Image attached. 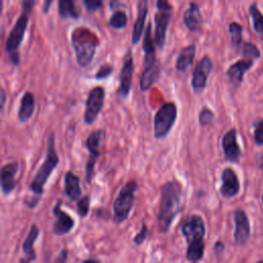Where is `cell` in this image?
Listing matches in <instances>:
<instances>
[{
	"instance_id": "9c48e42d",
	"label": "cell",
	"mask_w": 263,
	"mask_h": 263,
	"mask_svg": "<svg viewBox=\"0 0 263 263\" xmlns=\"http://www.w3.org/2000/svg\"><path fill=\"white\" fill-rule=\"evenodd\" d=\"M104 139H105V132L103 129H96L92 133H90L85 140V146L90 153L88 160L86 162V167H85V171H86L85 177H86L87 183L91 182V179L95 173V165H96L97 159L100 156V146Z\"/></svg>"
},
{
	"instance_id": "484cf974",
	"label": "cell",
	"mask_w": 263,
	"mask_h": 263,
	"mask_svg": "<svg viewBox=\"0 0 263 263\" xmlns=\"http://www.w3.org/2000/svg\"><path fill=\"white\" fill-rule=\"evenodd\" d=\"M38 234H39V229L37 227L36 224H33L30 228V231L27 235V237L25 238L24 240V243H23V250L25 252V254L27 255V259L29 261L31 260H34L35 259V251H34V242L36 240V238L38 237Z\"/></svg>"
},
{
	"instance_id": "f35d334b",
	"label": "cell",
	"mask_w": 263,
	"mask_h": 263,
	"mask_svg": "<svg viewBox=\"0 0 263 263\" xmlns=\"http://www.w3.org/2000/svg\"><path fill=\"white\" fill-rule=\"evenodd\" d=\"M0 99H1V111L3 110V107H4V104H5V101H6V92H5V89L3 87L0 88Z\"/></svg>"
},
{
	"instance_id": "60d3db41",
	"label": "cell",
	"mask_w": 263,
	"mask_h": 263,
	"mask_svg": "<svg viewBox=\"0 0 263 263\" xmlns=\"http://www.w3.org/2000/svg\"><path fill=\"white\" fill-rule=\"evenodd\" d=\"M223 248H224L223 243L221 241H217L214 247V250H215V252H221L223 250Z\"/></svg>"
},
{
	"instance_id": "ffe728a7",
	"label": "cell",
	"mask_w": 263,
	"mask_h": 263,
	"mask_svg": "<svg viewBox=\"0 0 263 263\" xmlns=\"http://www.w3.org/2000/svg\"><path fill=\"white\" fill-rule=\"evenodd\" d=\"M183 23L191 32H197L202 25V14L199 5L195 2H190L183 13Z\"/></svg>"
},
{
	"instance_id": "d590c367",
	"label": "cell",
	"mask_w": 263,
	"mask_h": 263,
	"mask_svg": "<svg viewBox=\"0 0 263 263\" xmlns=\"http://www.w3.org/2000/svg\"><path fill=\"white\" fill-rule=\"evenodd\" d=\"M147 236H148V228L143 223L140 232L134 237V241L136 245H142L144 242V240L147 238Z\"/></svg>"
},
{
	"instance_id": "e0dca14e",
	"label": "cell",
	"mask_w": 263,
	"mask_h": 263,
	"mask_svg": "<svg viewBox=\"0 0 263 263\" xmlns=\"http://www.w3.org/2000/svg\"><path fill=\"white\" fill-rule=\"evenodd\" d=\"M160 74V65L157 59L150 61V62H145V67L144 70L141 74L140 77V88L143 91L148 90L152 84L158 79Z\"/></svg>"
},
{
	"instance_id": "f546056e",
	"label": "cell",
	"mask_w": 263,
	"mask_h": 263,
	"mask_svg": "<svg viewBox=\"0 0 263 263\" xmlns=\"http://www.w3.org/2000/svg\"><path fill=\"white\" fill-rule=\"evenodd\" d=\"M229 33H230L232 44L236 47L241 45V43H242V27L238 23L232 22L229 24Z\"/></svg>"
},
{
	"instance_id": "f1b7e54d",
	"label": "cell",
	"mask_w": 263,
	"mask_h": 263,
	"mask_svg": "<svg viewBox=\"0 0 263 263\" xmlns=\"http://www.w3.org/2000/svg\"><path fill=\"white\" fill-rule=\"evenodd\" d=\"M127 23V15L124 10L116 9L109 18V25L114 29H122Z\"/></svg>"
},
{
	"instance_id": "6da1fadb",
	"label": "cell",
	"mask_w": 263,
	"mask_h": 263,
	"mask_svg": "<svg viewBox=\"0 0 263 263\" xmlns=\"http://www.w3.org/2000/svg\"><path fill=\"white\" fill-rule=\"evenodd\" d=\"M182 187L176 180L162 184L157 213V224L160 232L164 233L170 228L173 220L178 215L181 204Z\"/></svg>"
},
{
	"instance_id": "1f68e13d",
	"label": "cell",
	"mask_w": 263,
	"mask_h": 263,
	"mask_svg": "<svg viewBox=\"0 0 263 263\" xmlns=\"http://www.w3.org/2000/svg\"><path fill=\"white\" fill-rule=\"evenodd\" d=\"M214 118H215L214 112L208 107H203L198 114V121L201 125L211 124L214 121Z\"/></svg>"
},
{
	"instance_id": "f6af8a7d",
	"label": "cell",
	"mask_w": 263,
	"mask_h": 263,
	"mask_svg": "<svg viewBox=\"0 0 263 263\" xmlns=\"http://www.w3.org/2000/svg\"><path fill=\"white\" fill-rule=\"evenodd\" d=\"M262 201H263V195H262Z\"/></svg>"
},
{
	"instance_id": "e575fe53",
	"label": "cell",
	"mask_w": 263,
	"mask_h": 263,
	"mask_svg": "<svg viewBox=\"0 0 263 263\" xmlns=\"http://www.w3.org/2000/svg\"><path fill=\"white\" fill-rule=\"evenodd\" d=\"M254 128V139L257 145H263V119H259L255 123Z\"/></svg>"
},
{
	"instance_id": "5bb4252c",
	"label": "cell",
	"mask_w": 263,
	"mask_h": 263,
	"mask_svg": "<svg viewBox=\"0 0 263 263\" xmlns=\"http://www.w3.org/2000/svg\"><path fill=\"white\" fill-rule=\"evenodd\" d=\"M222 149L227 160L232 162L238 161L241 155V150L237 142L235 128H230L224 134L222 138Z\"/></svg>"
},
{
	"instance_id": "9a60e30c",
	"label": "cell",
	"mask_w": 263,
	"mask_h": 263,
	"mask_svg": "<svg viewBox=\"0 0 263 263\" xmlns=\"http://www.w3.org/2000/svg\"><path fill=\"white\" fill-rule=\"evenodd\" d=\"M61 205H62V200L59 199L52 210L53 215L57 217V221L53 224L52 230H53V233L58 235L66 234L74 227V220L68 213L64 212L61 209Z\"/></svg>"
},
{
	"instance_id": "d6a6232c",
	"label": "cell",
	"mask_w": 263,
	"mask_h": 263,
	"mask_svg": "<svg viewBox=\"0 0 263 263\" xmlns=\"http://www.w3.org/2000/svg\"><path fill=\"white\" fill-rule=\"evenodd\" d=\"M89 195L82 196L77 202V212L80 217H85L89 210Z\"/></svg>"
},
{
	"instance_id": "ba28073f",
	"label": "cell",
	"mask_w": 263,
	"mask_h": 263,
	"mask_svg": "<svg viewBox=\"0 0 263 263\" xmlns=\"http://www.w3.org/2000/svg\"><path fill=\"white\" fill-rule=\"evenodd\" d=\"M173 6L165 0H158L156 2V11L154 14L155 31L154 42L158 47H162L165 42L166 30L171 21Z\"/></svg>"
},
{
	"instance_id": "ee69618b",
	"label": "cell",
	"mask_w": 263,
	"mask_h": 263,
	"mask_svg": "<svg viewBox=\"0 0 263 263\" xmlns=\"http://www.w3.org/2000/svg\"><path fill=\"white\" fill-rule=\"evenodd\" d=\"M257 263H263V261H259V262H257Z\"/></svg>"
},
{
	"instance_id": "4fadbf2b",
	"label": "cell",
	"mask_w": 263,
	"mask_h": 263,
	"mask_svg": "<svg viewBox=\"0 0 263 263\" xmlns=\"http://www.w3.org/2000/svg\"><path fill=\"white\" fill-rule=\"evenodd\" d=\"M222 184L220 186V193L225 198L236 196L240 190L239 179L235 171L231 167H225L221 175Z\"/></svg>"
},
{
	"instance_id": "836d02e7",
	"label": "cell",
	"mask_w": 263,
	"mask_h": 263,
	"mask_svg": "<svg viewBox=\"0 0 263 263\" xmlns=\"http://www.w3.org/2000/svg\"><path fill=\"white\" fill-rule=\"evenodd\" d=\"M114 68L112 67V65L110 64H103L99 70L96 72L95 74V78L96 79H105L107 78L108 76H110L113 72Z\"/></svg>"
},
{
	"instance_id": "5b68a950",
	"label": "cell",
	"mask_w": 263,
	"mask_h": 263,
	"mask_svg": "<svg viewBox=\"0 0 263 263\" xmlns=\"http://www.w3.org/2000/svg\"><path fill=\"white\" fill-rule=\"evenodd\" d=\"M71 42L77 64L80 67L87 66L92 61L98 45L96 35L86 28H76L72 32Z\"/></svg>"
},
{
	"instance_id": "d6986e66",
	"label": "cell",
	"mask_w": 263,
	"mask_h": 263,
	"mask_svg": "<svg viewBox=\"0 0 263 263\" xmlns=\"http://www.w3.org/2000/svg\"><path fill=\"white\" fill-rule=\"evenodd\" d=\"M18 171V163L16 161L8 162L1 167V190L3 194L10 193L15 185V175Z\"/></svg>"
},
{
	"instance_id": "83f0119b",
	"label": "cell",
	"mask_w": 263,
	"mask_h": 263,
	"mask_svg": "<svg viewBox=\"0 0 263 263\" xmlns=\"http://www.w3.org/2000/svg\"><path fill=\"white\" fill-rule=\"evenodd\" d=\"M249 12L253 21V28L258 33L263 35V13L259 10L257 3H252L249 7Z\"/></svg>"
},
{
	"instance_id": "2e32d148",
	"label": "cell",
	"mask_w": 263,
	"mask_h": 263,
	"mask_svg": "<svg viewBox=\"0 0 263 263\" xmlns=\"http://www.w3.org/2000/svg\"><path fill=\"white\" fill-rule=\"evenodd\" d=\"M234 223H235V230H234V239L237 243L242 245L245 243L249 236H250V222L249 218L243 210L237 209L234 212Z\"/></svg>"
},
{
	"instance_id": "ab89813d",
	"label": "cell",
	"mask_w": 263,
	"mask_h": 263,
	"mask_svg": "<svg viewBox=\"0 0 263 263\" xmlns=\"http://www.w3.org/2000/svg\"><path fill=\"white\" fill-rule=\"evenodd\" d=\"M51 3H52V0H45V1H43L42 10H43V12H44V13H46V12L48 11L49 6H50V4H51Z\"/></svg>"
},
{
	"instance_id": "30bf717a",
	"label": "cell",
	"mask_w": 263,
	"mask_h": 263,
	"mask_svg": "<svg viewBox=\"0 0 263 263\" xmlns=\"http://www.w3.org/2000/svg\"><path fill=\"white\" fill-rule=\"evenodd\" d=\"M105 99V90L102 86L92 87L87 95L83 120L86 124L92 123L102 110Z\"/></svg>"
},
{
	"instance_id": "8d00e7d4",
	"label": "cell",
	"mask_w": 263,
	"mask_h": 263,
	"mask_svg": "<svg viewBox=\"0 0 263 263\" xmlns=\"http://www.w3.org/2000/svg\"><path fill=\"white\" fill-rule=\"evenodd\" d=\"M83 4L88 11H96L103 5V2L96 0H84Z\"/></svg>"
},
{
	"instance_id": "74e56055",
	"label": "cell",
	"mask_w": 263,
	"mask_h": 263,
	"mask_svg": "<svg viewBox=\"0 0 263 263\" xmlns=\"http://www.w3.org/2000/svg\"><path fill=\"white\" fill-rule=\"evenodd\" d=\"M67 257H68V251L67 250H62L61 253L59 254L58 258L55 259L54 263H66L67 262Z\"/></svg>"
},
{
	"instance_id": "7bdbcfd3",
	"label": "cell",
	"mask_w": 263,
	"mask_h": 263,
	"mask_svg": "<svg viewBox=\"0 0 263 263\" xmlns=\"http://www.w3.org/2000/svg\"><path fill=\"white\" fill-rule=\"evenodd\" d=\"M21 263H29V260L28 259H22Z\"/></svg>"
},
{
	"instance_id": "7a4b0ae2",
	"label": "cell",
	"mask_w": 263,
	"mask_h": 263,
	"mask_svg": "<svg viewBox=\"0 0 263 263\" xmlns=\"http://www.w3.org/2000/svg\"><path fill=\"white\" fill-rule=\"evenodd\" d=\"M181 231L187 241L186 257L190 261H197L202 258L205 233L204 222L199 215H190L181 226Z\"/></svg>"
},
{
	"instance_id": "44dd1931",
	"label": "cell",
	"mask_w": 263,
	"mask_h": 263,
	"mask_svg": "<svg viewBox=\"0 0 263 263\" xmlns=\"http://www.w3.org/2000/svg\"><path fill=\"white\" fill-rule=\"evenodd\" d=\"M148 13V1L141 0L137 5V17L133 27L132 33V43L137 44L140 41V38L143 33V29L145 26V20Z\"/></svg>"
},
{
	"instance_id": "b9f144b4",
	"label": "cell",
	"mask_w": 263,
	"mask_h": 263,
	"mask_svg": "<svg viewBox=\"0 0 263 263\" xmlns=\"http://www.w3.org/2000/svg\"><path fill=\"white\" fill-rule=\"evenodd\" d=\"M83 263H99V262L96 261V260H92V259H88V260L83 261Z\"/></svg>"
},
{
	"instance_id": "277c9868",
	"label": "cell",
	"mask_w": 263,
	"mask_h": 263,
	"mask_svg": "<svg viewBox=\"0 0 263 263\" xmlns=\"http://www.w3.org/2000/svg\"><path fill=\"white\" fill-rule=\"evenodd\" d=\"M34 1L25 0L22 2L23 11L18 18L16 20L15 24L13 25L12 29L9 32V35L5 42V50L9 54L10 61L13 65L17 66L20 63V55H18V47L23 41L28 23H29V14L33 8Z\"/></svg>"
},
{
	"instance_id": "7402d4cb",
	"label": "cell",
	"mask_w": 263,
	"mask_h": 263,
	"mask_svg": "<svg viewBox=\"0 0 263 263\" xmlns=\"http://www.w3.org/2000/svg\"><path fill=\"white\" fill-rule=\"evenodd\" d=\"M35 109V98L31 91H26L21 98L17 110V118L21 122H27L33 115Z\"/></svg>"
},
{
	"instance_id": "7c38bea8",
	"label": "cell",
	"mask_w": 263,
	"mask_h": 263,
	"mask_svg": "<svg viewBox=\"0 0 263 263\" xmlns=\"http://www.w3.org/2000/svg\"><path fill=\"white\" fill-rule=\"evenodd\" d=\"M213 69V62L210 57L203 55L196 64L192 72L191 86L195 92H200L206 85L209 75Z\"/></svg>"
},
{
	"instance_id": "3957f363",
	"label": "cell",
	"mask_w": 263,
	"mask_h": 263,
	"mask_svg": "<svg viewBox=\"0 0 263 263\" xmlns=\"http://www.w3.org/2000/svg\"><path fill=\"white\" fill-rule=\"evenodd\" d=\"M59 161H60L59 155L54 148V134L49 133V135L47 136V141H46L45 158H44L42 164L37 170L35 176L33 177V179L29 185L30 190L36 196L40 197L43 194V187H44L47 179L51 175L52 171L58 165Z\"/></svg>"
},
{
	"instance_id": "8992f818",
	"label": "cell",
	"mask_w": 263,
	"mask_h": 263,
	"mask_svg": "<svg viewBox=\"0 0 263 263\" xmlns=\"http://www.w3.org/2000/svg\"><path fill=\"white\" fill-rule=\"evenodd\" d=\"M138 184L134 180L127 181L118 192L113 203V221L117 224L125 221L133 209L135 192Z\"/></svg>"
},
{
	"instance_id": "603a6c76",
	"label": "cell",
	"mask_w": 263,
	"mask_h": 263,
	"mask_svg": "<svg viewBox=\"0 0 263 263\" xmlns=\"http://www.w3.org/2000/svg\"><path fill=\"white\" fill-rule=\"evenodd\" d=\"M64 188L66 195L71 200H77L81 197V188H80V180L77 175L72 173L71 171L66 172L64 177Z\"/></svg>"
},
{
	"instance_id": "cb8c5ba5",
	"label": "cell",
	"mask_w": 263,
	"mask_h": 263,
	"mask_svg": "<svg viewBox=\"0 0 263 263\" xmlns=\"http://www.w3.org/2000/svg\"><path fill=\"white\" fill-rule=\"evenodd\" d=\"M195 51H196V48H195L194 43L184 46L180 50L178 58L176 60V69L180 72L186 71L188 69V67L191 66L193 63V60L195 57Z\"/></svg>"
},
{
	"instance_id": "52a82bcc",
	"label": "cell",
	"mask_w": 263,
	"mask_h": 263,
	"mask_svg": "<svg viewBox=\"0 0 263 263\" xmlns=\"http://www.w3.org/2000/svg\"><path fill=\"white\" fill-rule=\"evenodd\" d=\"M177 118V106L174 102L163 103L154 115V137L156 139L164 138L173 127Z\"/></svg>"
},
{
	"instance_id": "8fae6325",
	"label": "cell",
	"mask_w": 263,
	"mask_h": 263,
	"mask_svg": "<svg viewBox=\"0 0 263 263\" xmlns=\"http://www.w3.org/2000/svg\"><path fill=\"white\" fill-rule=\"evenodd\" d=\"M134 73V58L132 51L128 49L123 55L122 67L119 74V86L117 88V95L124 99L128 96L130 86H132V79Z\"/></svg>"
},
{
	"instance_id": "4316f807",
	"label": "cell",
	"mask_w": 263,
	"mask_h": 263,
	"mask_svg": "<svg viewBox=\"0 0 263 263\" xmlns=\"http://www.w3.org/2000/svg\"><path fill=\"white\" fill-rule=\"evenodd\" d=\"M59 13L63 17H78V11L72 0H59L58 1Z\"/></svg>"
},
{
	"instance_id": "4dcf8cb0",
	"label": "cell",
	"mask_w": 263,
	"mask_h": 263,
	"mask_svg": "<svg viewBox=\"0 0 263 263\" xmlns=\"http://www.w3.org/2000/svg\"><path fill=\"white\" fill-rule=\"evenodd\" d=\"M241 53H242V58L251 60V61H255L257 59L260 58V50L259 48L251 42H243L241 45Z\"/></svg>"
},
{
	"instance_id": "ac0fdd59",
	"label": "cell",
	"mask_w": 263,
	"mask_h": 263,
	"mask_svg": "<svg viewBox=\"0 0 263 263\" xmlns=\"http://www.w3.org/2000/svg\"><path fill=\"white\" fill-rule=\"evenodd\" d=\"M253 64V61L245 58L231 64L226 71V76L230 83H232L234 86H238L242 82L245 73L252 68Z\"/></svg>"
},
{
	"instance_id": "d4e9b609",
	"label": "cell",
	"mask_w": 263,
	"mask_h": 263,
	"mask_svg": "<svg viewBox=\"0 0 263 263\" xmlns=\"http://www.w3.org/2000/svg\"><path fill=\"white\" fill-rule=\"evenodd\" d=\"M151 24L148 23V26L146 27L144 39H143V49L145 53V62H150L156 59L155 57V42L152 38V32H151Z\"/></svg>"
}]
</instances>
